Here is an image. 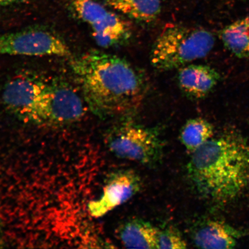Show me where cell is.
Returning a JSON list of instances; mask_svg holds the SVG:
<instances>
[{
    "instance_id": "cell-7",
    "label": "cell",
    "mask_w": 249,
    "mask_h": 249,
    "mask_svg": "<svg viewBox=\"0 0 249 249\" xmlns=\"http://www.w3.org/2000/svg\"><path fill=\"white\" fill-rule=\"evenodd\" d=\"M0 54L65 57L70 51L55 34L36 29L0 35Z\"/></svg>"
},
{
    "instance_id": "cell-9",
    "label": "cell",
    "mask_w": 249,
    "mask_h": 249,
    "mask_svg": "<svg viewBox=\"0 0 249 249\" xmlns=\"http://www.w3.org/2000/svg\"><path fill=\"white\" fill-rule=\"evenodd\" d=\"M48 86L30 77H18L6 85L3 102L10 110L28 119Z\"/></svg>"
},
{
    "instance_id": "cell-4",
    "label": "cell",
    "mask_w": 249,
    "mask_h": 249,
    "mask_svg": "<svg viewBox=\"0 0 249 249\" xmlns=\"http://www.w3.org/2000/svg\"><path fill=\"white\" fill-rule=\"evenodd\" d=\"M107 142L116 157L148 166L158 163L162 156L163 144L157 132L135 124L118 127Z\"/></svg>"
},
{
    "instance_id": "cell-16",
    "label": "cell",
    "mask_w": 249,
    "mask_h": 249,
    "mask_svg": "<svg viewBox=\"0 0 249 249\" xmlns=\"http://www.w3.org/2000/svg\"><path fill=\"white\" fill-rule=\"evenodd\" d=\"M158 246L159 249H181L188 248V244L181 233L172 226L160 230Z\"/></svg>"
},
{
    "instance_id": "cell-12",
    "label": "cell",
    "mask_w": 249,
    "mask_h": 249,
    "mask_svg": "<svg viewBox=\"0 0 249 249\" xmlns=\"http://www.w3.org/2000/svg\"><path fill=\"white\" fill-rule=\"evenodd\" d=\"M159 231L147 221L135 219L121 225L118 235L125 248L159 249Z\"/></svg>"
},
{
    "instance_id": "cell-5",
    "label": "cell",
    "mask_w": 249,
    "mask_h": 249,
    "mask_svg": "<svg viewBox=\"0 0 249 249\" xmlns=\"http://www.w3.org/2000/svg\"><path fill=\"white\" fill-rule=\"evenodd\" d=\"M74 12L88 23L99 46L108 48L123 45L132 36L129 24L95 0H71Z\"/></svg>"
},
{
    "instance_id": "cell-14",
    "label": "cell",
    "mask_w": 249,
    "mask_h": 249,
    "mask_svg": "<svg viewBox=\"0 0 249 249\" xmlns=\"http://www.w3.org/2000/svg\"><path fill=\"white\" fill-rule=\"evenodd\" d=\"M219 36L225 48L236 57L249 58V17L224 28Z\"/></svg>"
},
{
    "instance_id": "cell-13",
    "label": "cell",
    "mask_w": 249,
    "mask_h": 249,
    "mask_svg": "<svg viewBox=\"0 0 249 249\" xmlns=\"http://www.w3.org/2000/svg\"><path fill=\"white\" fill-rule=\"evenodd\" d=\"M111 8L133 19L149 23L161 11L160 0H104Z\"/></svg>"
},
{
    "instance_id": "cell-6",
    "label": "cell",
    "mask_w": 249,
    "mask_h": 249,
    "mask_svg": "<svg viewBox=\"0 0 249 249\" xmlns=\"http://www.w3.org/2000/svg\"><path fill=\"white\" fill-rule=\"evenodd\" d=\"M85 113L83 99L73 89L49 85L28 119L40 124H62L79 120Z\"/></svg>"
},
{
    "instance_id": "cell-10",
    "label": "cell",
    "mask_w": 249,
    "mask_h": 249,
    "mask_svg": "<svg viewBox=\"0 0 249 249\" xmlns=\"http://www.w3.org/2000/svg\"><path fill=\"white\" fill-rule=\"evenodd\" d=\"M177 78L179 89L187 97L200 100L213 91L221 76L207 65L191 64L179 68Z\"/></svg>"
},
{
    "instance_id": "cell-17",
    "label": "cell",
    "mask_w": 249,
    "mask_h": 249,
    "mask_svg": "<svg viewBox=\"0 0 249 249\" xmlns=\"http://www.w3.org/2000/svg\"><path fill=\"white\" fill-rule=\"evenodd\" d=\"M20 1H21V0H0V5L12 4Z\"/></svg>"
},
{
    "instance_id": "cell-1",
    "label": "cell",
    "mask_w": 249,
    "mask_h": 249,
    "mask_svg": "<svg viewBox=\"0 0 249 249\" xmlns=\"http://www.w3.org/2000/svg\"><path fill=\"white\" fill-rule=\"evenodd\" d=\"M72 65L86 101L96 114L111 116L129 113L144 100L147 90L144 76L123 58L93 51Z\"/></svg>"
},
{
    "instance_id": "cell-11",
    "label": "cell",
    "mask_w": 249,
    "mask_h": 249,
    "mask_svg": "<svg viewBox=\"0 0 249 249\" xmlns=\"http://www.w3.org/2000/svg\"><path fill=\"white\" fill-rule=\"evenodd\" d=\"M241 231L228 224L216 220H207L196 226L192 239L196 247L202 249H233Z\"/></svg>"
},
{
    "instance_id": "cell-15",
    "label": "cell",
    "mask_w": 249,
    "mask_h": 249,
    "mask_svg": "<svg viewBox=\"0 0 249 249\" xmlns=\"http://www.w3.org/2000/svg\"><path fill=\"white\" fill-rule=\"evenodd\" d=\"M213 124L202 118H194L186 121L180 133V140L191 153L197 150L208 140L213 138Z\"/></svg>"
},
{
    "instance_id": "cell-2",
    "label": "cell",
    "mask_w": 249,
    "mask_h": 249,
    "mask_svg": "<svg viewBox=\"0 0 249 249\" xmlns=\"http://www.w3.org/2000/svg\"><path fill=\"white\" fill-rule=\"evenodd\" d=\"M189 178L204 197L226 204L249 187V145L238 130L226 129L192 153Z\"/></svg>"
},
{
    "instance_id": "cell-8",
    "label": "cell",
    "mask_w": 249,
    "mask_h": 249,
    "mask_svg": "<svg viewBox=\"0 0 249 249\" xmlns=\"http://www.w3.org/2000/svg\"><path fill=\"white\" fill-rule=\"evenodd\" d=\"M142 185L141 178L135 171L123 170L112 173L106 182L101 197L89 204L90 214L95 217L105 215L138 194Z\"/></svg>"
},
{
    "instance_id": "cell-3",
    "label": "cell",
    "mask_w": 249,
    "mask_h": 249,
    "mask_svg": "<svg viewBox=\"0 0 249 249\" xmlns=\"http://www.w3.org/2000/svg\"><path fill=\"white\" fill-rule=\"evenodd\" d=\"M214 42L213 34L207 30L179 25L167 27L152 48L151 64L160 71L179 69L206 57Z\"/></svg>"
}]
</instances>
